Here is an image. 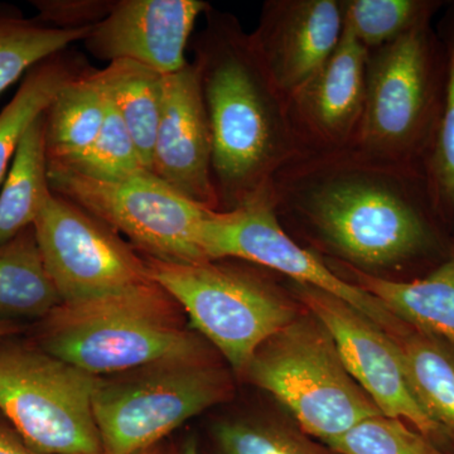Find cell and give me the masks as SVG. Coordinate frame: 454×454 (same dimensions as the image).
I'll use <instances>...</instances> for the list:
<instances>
[{
  "label": "cell",
  "mask_w": 454,
  "mask_h": 454,
  "mask_svg": "<svg viewBox=\"0 0 454 454\" xmlns=\"http://www.w3.org/2000/svg\"><path fill=\"white\" fill-rule=\"evenodd\" d=\"M91 28L62 29L0 4V94L44 59L83 42Z\"/></svg>",
  "instance_id": "24"
},
{
  "label": "cell",
  "mask_w": 454,
  "mask_h": 454,
  "mask_svg": "<svg viewBox=\"0 0 454 454\" xmlns=\"http://www.w3.org/2000/svg\"><path fill=\"white\" fill-rule=\"evenodd\" d=\"M367 53L343 28L324 67L289 98L293 124L307 151L354 145L365 106Z\"/></svg>",
  "instance_id": "16"
},
{
  "label": "cell",
  "mask_w": 454,
  "mask_h": 454,
  "mask_svg": "<svg viewBox=\"0 0 454 454\" xmlns=\"http://www.w3.org/2000/svg\"><path fill=\"white\" fill-rule=\"evenodd\" d=\"M97 74L107 100L127 125L143 166L152 170L162 114L164 74L133 61L110 62Z\"/></svg>",
  "instance_id": "21"
},
{
  "label": "cell",
  "mask_w": 454,
  "mask_h": 454,
  "mask_svg": "<svg viewBox=\"0 0 454 454\" xmlns=\"http://www.w3.org/2000/svg\"><path fill=\"white\" fill-rule=\"evenodd\" d=\"M342 32L340 0H268L250 41L278 89L291 98L324 67Z\"/></svg>",
  "instance_id": "14"
},
{
  "label": "cell",
  "mask_w": 454,
  "mask_h": 454,
  "mask_svg": "<svg viewBox=\"0 0 454 454\" xmlns=\"http://www.w3.org/2000/svg\"><path fill=\"white\" fill-rule=\"evenodd\" d=\"M98 376L31 340H0V415L41 454H104L92 396Z\"/></svg>",
  "instance_id": "8"
},
{
  "label": "cell",
  "mask_w": 454,
  "mask_h": 454,
  "mask_svg": "<svg viewBox=\"0 0 454 454\" xmlns=\"http://www.w3.org/2000/svg\"><path fill=\"white\" fill-rule=\"evenodd\" d=\"M33 227L61 303L152 282L145 256L138 250L64 197L52 192Z\"/></svg>",
  "instance_id": "11"
},
{
  "label": "cell",
  "mask_w": 454,
  "mask_h": 454,
  "mask_svg": "<svg viewBox=\"0 0 454 454\" xmlns=\"http://www.w3.org/2000/svg\"><path fill=\"white\" fill-rule=\"evenodd\" d=\"M241 378L276 397L324 444L381 414L349 375L333 336L306 309L259 346Z\"/></svg>",
  "instance_id": "7"
},
{
  "label": "cell",
  "mask_w": 454,
  "mask_h": 454,
  "mask_svg": "<svg viewBox=\"0 0 454 454\" xmlns=\"http://www.w3.org/2000/svg\"><path fill=\"white\" fill-rule=\"evenodd\" d=\"M145 260L152 280L177 301L193 330L239 378L259 346L304 310L291 288L286 291L252 262Z\"/></svg>",
  "instance_id": "5"
},
{
  "label": "cell",
  "mask_w": 454,
  "mask_h": 454,
  "mask_svg": "<svg viewBox=\"0 0 454 454\" xmlns=\"http://www.w3.org/2000/svg\"><path fill=\"white\" fill-rule=\"evenodd\" d=\"M435 29L447 53V88L441 124L426 173L435 210L454 235V2H447Z\"/></svg>",
  "instance_id": "26"
},
{
  "label": "cell",
  "mask_w": 454,
  "mask_h": 454,
  "mask_svg": "<svg viewBox=\"0 0 454 454\" xmlns=\"http://www.w3.org/2000/svg\"><path fill=\"white\" fill-rule=\"evenodd\" d=\"M106 104L97 70L83 68L59 90L44 113L49 164H70L88 152L106 119Z\"/></svg>",
  "instance_id": "19"
},
{
  "label": "cell",
  "mask_w": 454,
  "mask_h": 454,
  "mask_svg": "<svg viewBox=\"0 0 454 454\" xmlns=\"http://www.w3.org/2000/svg\"><path fill=\"white\" fill-rule=\"evenodd\" d=\"M0 454H41L0 415Z\"/></svg>",
  "instance_id": "31"
},
{
  "label": "cell",
  "mask_w": 454,
  "mask_h": 454,
  "mask_svg": "<svg viewBox=\"0 0 454 454\" xmlns=\"http://www.w3.org/2000/svg\"><path fill=\"white\" fill-rule=\"evenodd\" d=\"M37 20L62 29L92 28L112 9L113 0H35Z\"/></svg>",
  "instance_id": "30"
},
{
  "label": "cell",
  "mask_w": 454,
  "mask_h": 454,
  "mask_svg": "<svg viewBox=\"0 0 454 454\" xmlns=\"http://www.w3.org/2000/svg\"><path fill=\"white\" fill-rule=\"evenodd\" d=\"M44 113L32 122L20 139L5 176L0 192V245L33 226L52 195Z\"/></svg>",
  "instance_id": "20"
},
{
  "label": "cell",
  "mask_w": 454,
  "mask_h": 454,
  "mask_svg": "<svg viewBox=\"0 0 454 454\" xmlns=\"http://www.w3.org/2000/svg\"><path fill=\"white\" fill-rule=\"evenodd\" d=\"M31 340L94 376L215 349L193 330L177 301L154 280L59 304L38 321Z\"/></svg>",
  "instance_id": "3"
},
{
  "label": "cell",
  "mask_w": 454,
  "mask_h": 454,
  "mask_svg": "<svg viewBox=\"0 0 454 454\" xmlns=\"http://www.w3.org/2000/svg\"><path fill=\"white\" fill-rule=\"evenodd\" d=\"M210 8L202 0H113L83 44L101 61H133L166 76L187 66L193 28Z\"/></svg>",
  "instance_id": "13"
},
{
  "label": "cell",
  "mask_w": 454,
  "mask_h": 454,
  "mask_svg": "<svg viewBox=\"0 0 454 454\" xmlns=\"http://www.w3.org/2000/svg\"><path fill=\"white\" fill-rule=\"evenodd\" d=\"M51 191L129 239L142 255L162 262H207L202 227L214 210L191 201L142 169L118 181H101L50 166Z\"/></svg>",
  "instance_id": "9"
},
{
  "label": "cell",
  "mask_w": 454,
  "mask_h": 454,
  "mask_svg": "<svg viewBox=\"0 0 454 454\" xmlns=\"http://www.w3.org/2000/svg\"><path fill=\"white\" fill-rule=\"evenodd\" d=\"M447 53L433 23L369 51L363 118L354 145L426 172L447 88Z\"/></svg>",
  "instance_id": "4"
},
{
  "label": "cell",
  "mask_w": 454,
  "mask_h": 454,
  "mask_svg": "<svg viewBox=\"0 0 454 454\" xmlns=\"http://www.w3.org/2000/svg\"><path fill=\"white\" fill-rule=\"evenodd\" d=\"M50 166L65 167L101 181H118L146 169L127 125L109 100L106 119L88 152L73 163Z\"/></svg>",
  "instance_id": "28"
},
{
  "label": "cell",
  "mask_w": 454,
  "mask_h": 454,
  "mask_svg": "<svg viewBox=\"0 0 454 454\" xmlns=\"http://www.w3.org/2000/svg\"><path fill=\"white\" fill-rule=\"evenodd\" d=\"M214 443L216 454H337L313 441L297 424L256 418L217 424Z\"/></svg>",
  "instance_id": "27"
},
{
  "label": "cell",
  "mask_w": 454,
  "mask_h": 454,
  "mask_svg": "<svg viewBox=\"0 0 454 454\" xmlns=\"http://www.w3.org/2000/svg\"><path fill=\"white\" fill-rule=\"evenodd\" d=\"M152 172L197 205L220 211L212 181L210 121L192 62L164 76Z\"/></svg>",
  "instance_id": "15"
},
{
  "label": "cell",
  "mask_w": 454,
  "mask_h": 454,
  "mask_svg": "<svg viewBox=\"0 0 454 454\" xmlns=\"http://www.w3.org/2000/svg\"><path fill=\"white\" fill-rule=\"evenodd\" d=\"M76 59L64 52L49 57L25 74L14 97L0 112V184L7 176L20 139L66 83L82 73Z\"/></svg>",
  "instance_id": "23"
},
{
  "label": "cell",
  "mask_w": 454,
  "mask_h": 454,
  "mask_svg": "<svg viewBox=\"0 0 454 454\" xmlns=\"http://www.w3.org/2000/svg\"><path fill=\"white\" fill-rule=\"evenodd\" d=\"M340 277L356 284L406 324L422 328L454 346V252L420 279L389 280L325 260Z\"/></svg>",
  "instance_id": "17"
},
{
  "label": "cell",
  "mask_w": 454,
  "mask_h": 454,
  "mask_svg": "<svg viewBox=\"0 0 454 454\" xmlns=\"http://www.w3.org/2000/svg\"><path fill=\"white\" fill-rule=\"evenodd\" d=\"M325 446L337 454H450L404 420L384 414L363 420Z\"/></svg>",
  "instance_id": "29"
},
{
  "label": "cell",
  "mask_w": 454,
  "mask_h": 454,
  "mask_svg": "<svg viewBox=\"0 0 454 454\" xmlns=\"http://www.w3.org/2000/svg\"><path fill=\"white\" fill-rule=\"evenodd\" d=\"M201 244L207 260H243L333 294L390 336L404 327L405 322L378 298L340 277L321 256L295 241L278 221L268 195L235 210L212 211L203 223Z\"/></svg>",
  "instance_id": "10"
},
{
  "label": "cell",
  "mask_w": 454,
  "mask_h": 454,
  "mask_svg": "<svg viewBox=\"0 0 454 454\" xmlns=\"http://www.w3.org/2000/svg\"><path fill=\"white\" fill-rule=\"evenodd\" d=\"M343 28L367 51L399 40L418 27L433 23L446 2L441 0H340Z\"/></svg>",
  "instance_id": "25"
},
{
  "label": "cell",
  "mask_w": 454,
  "mask_h": 454,
  "mask_svg": "<svg viewBox=\"0 0 454 454\" xmlns=\"http://www.w3.org/2000/svg\"><path fill=\"white\" fill-rule=\"evenodd\" d=\"M232 373L210 349L98 376L92 408L104 454L157 446L191 418L231 399Z\"/></svg>",
  "instance_id": "6"
},
{
  "label": "cell",
  "mask_w": 454,
  "mask_h": 454,
  "mask_svg": "<svg viewBox=\"0 0 454 454\" xmlns=\"http://www.w3.org/2000/svg\"><path fill=\"white\" fill-rule=\"evenodd\" d=\"M134 454H166L162 448H160V444L157 446L148 448V450H140V452H137Z\"/></svg>",
  "instance_id": "34"
},
{
  "label": "cell",
  "mask_w": 454,
  "mask_h": 454,
  "mask_svg": "<svg viewBox=\"0 0 454 454\" xmlns=\"http://www.w3.org/2000/svg\"><path fill=\"white\" fill-rule=\"evenodd\" d=\"M177 454H201L200 453L199 447H197V443L195 439L191 438L188 439L186 443L182 446L181 450Z\"/></svg>",
  "instance_id": "33"
},
{
  "label": "cell",
  "mask_w": 454,
  "mask_h": 454,
  "mask_svg": "<svg viewBox=\"0 0 454 454\" xmlns=\"http://www.w3.org/2000/svg\"><path fill=\"white\" fill-rule=\"evenodd\" d=\"M391 339L418 402L442 430L447 443L454 444V346L406 322Z\"/></svg>",
  "instance_id": "18"
},
{
  "label": "cell",
  "mask_w": 454,
  "mask_h": 454,
  "mask_svg": "<svg viewBox=\"0 0 454 454\" xmlns=\"http://www.w3.org/2000/svg\"><path fill=\"white\" fill-rule=\"evenodd\" d=\"M23 331V325L20 321H8V319H0V340L8 339V337L18 336Z\"/></svg>",
  "instance_id": "32"
},
{
  "label": "cell",
  "mask_w": 454,
  "mask_h": 454,
  "mask_svg": "<svg viewBox=\"0 0 454 454\" xmlns=\"http://www.w3.org/2000/svg\"><path fill=\"white\" fill-rule=\"evenodd\" d=\"M291 291L333 336L349 375L381 414L404 420L441 448L447 443L442 430L418 402L389 333L333 294L295 282Z\"/></svg>",
  "instance_id": "12"
},
{
  "label": "cell",
  "mask_w": 454,
  "mask_h": 454,
  "mask_svg": "<svg viewBox=\"0 0 454 454\" xmlns=\"http://www.w3.org/2000/svg\"><path fill=\"white\" fill-rule=\"evenodd\" d=\"M61 304L44 267L35 227L0 245V319H40Z\"/></svg>",
  "instance_id": "22"
},
{
  "label": "cell",
  "mask_w": 454,
  "mask_h": 454,
  "mask_svg": "<svg viewBox=\"0 0 454 454\" xmlns=\"http://www.w3.org/2000/svg\"><path fill=\"white\" fill-rule=\"evenodd\" d=\"M192 41L212 136V181L220 211L269 193L278 173L307 151L278 89L238 18L210 8Z\"/></svg>",
  "instance_id": "2"
},
{
  "label": "cell",
  "mask_w": 454,
  "mask_h": 454,
  "mask_svg": "<svg viewBox=\"0 0 454 454\" xmlns=\"http://www.w3.org/2000/svg\"><path fill=\"white\" fill-rule=\"evenodd\" d=\"M268 195L288 234L370 276L420 279L454 252L427 173L356 145L304 151L278 173Z\"/></svg>",
  "instance_id": "1"
}]
</instances>
